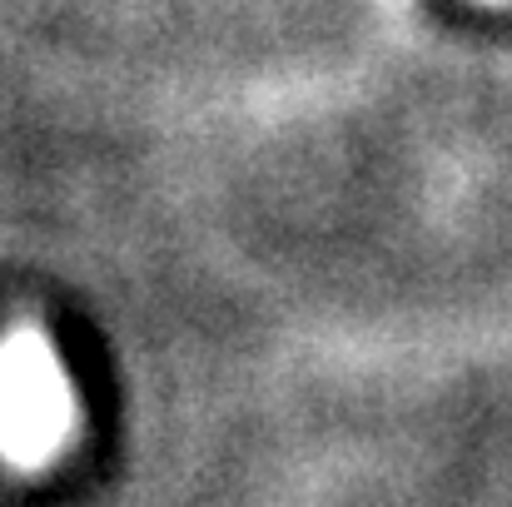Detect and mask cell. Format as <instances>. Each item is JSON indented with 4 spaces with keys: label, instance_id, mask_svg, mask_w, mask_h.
<instances>
[{
    "label": "cell",
    "instance_id": "2",
    "mask_svg": "<svg viewBox=\"0 0 512 507\" xmlns=\"http://www.w3.org/2000/svg\"><path fill=\"white\" fill-rule=\"evenodd\" d=\"M493 5H498V0H493Z\"/></svg>",
    "mask_w": 512,
    "mask_h": 507
},
{
    "label": "cell",
    "instance_id": "1",
    "mask_svg": "<svg viewBox=\"0 0 512 507\" xmlns=\"http://www.w3.org/2000/svg\"><path fill=\"white\" fill-rule=\"evenodd\" d=\"M75 428V398L50 338L30 324L0 338V458L45 468Z\"/></svg>",
    "mask_w": 512,
    "mask_h": 507
}]
</instances>
